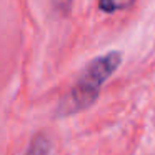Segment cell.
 Listing matches in <instances>:
<instances>
[{
  "label": "cell",
  "mask_w": 155,
  "mask_h": 155,
  "mask_svg": "<svg viewBox=\"0 0 155 155\" xmlns=\"http://www.w3.org/2000/svg\"><path fill=\"white\" fill-rule=\"evenodd\" d=\"M25 155H52V143L47 135L37 134L28 143Z\"/></svg>",
  "instance_id": "cell-2"
},
{
  "label": "cell",
  "mask_w": 155,
  "mask_h": 155,
  "mask_svg": "<svg viewBox=\"0 0 155 155\" xmlns=\"http://www.w3.org/2000/svg\"><path fill=\"white\" fill-rule=\"evenodd\" d=\"M122 64V52L112 50L97 57L84 68L80 78L75 82L72 90L62 98L58 105V114L70 115L87 110L98 98L104 84L114 75V72Z\"/></svg>",
  "instance_id": "cell-1"
},
{
  "label": "cell",
  "mask_w": 155,
  "mask_h": 155,
  "mask_svg": "<svg viewBox=\"0 0 155 155\" xmlns=\"http://www.w3.org/2000/svg\"><path fill=\"white\" fill-rule=\"evenodd\" d=\"M135 0H98V8L105 14H115L118 10L128 8Z\"/></svg>",
  "instance_id": "cell-3"
}]
</instances>
